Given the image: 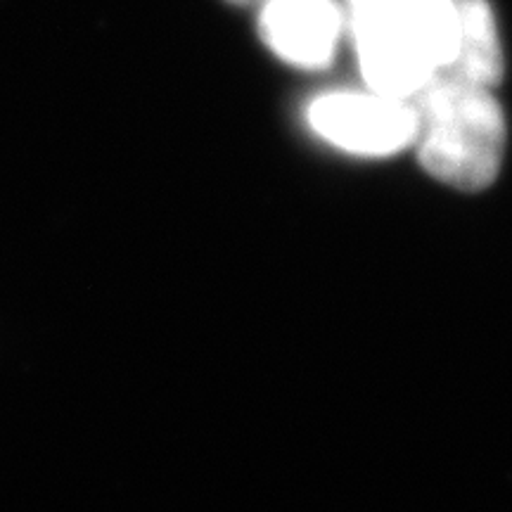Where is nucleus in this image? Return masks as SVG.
<instances>
[{
	"label": "nucleus",
	"instance_id": "nucleus-1",
	"mask_svg": "<svg viewBox=\"0 0 512 512\" xmlns=\"http://www.w3.org/2000/svg\"><path fill=\"white\" fill-rule=\"evenodd\" d=\"M347 29L370 91L411 100L453 62L456 0H373L349 5Z\"/></svg>",
	"mask_w": 512,
	"mask_h": 512
},
{
	"label": "nucleus",
	"instance_id": "nucleus-2",
	"mask_svg": "<svg viewBox=\"0 0 512 512\" xmlns=\"http://www.w3.org/2000/svg\"><path fill=\"white\" fill-rule=\"evenodd\" d=\"M420 164L458 190L494 183L505 155V117L491 88L434 76L413 95Z\"/></svg>",
	"mask_w": 512,
	"mask_h": 512
},
{
	"label": "nucleus",
	"instance_id": "nucleus-3",
	"mask_svg": "<svg viewBox=\"0 0 512 512\" xmlns=\"http://www.w3.org/2000/svg\"><path fill=\"white\" fill-rule=\"evenodd\" d=\"M306 121L320 138L351 155H394L415 140L413 102L377 91L318 95Z\"/></svg>",
	"mask_w": 512,
	"mask_h": 512
},
{
	"label": "nucleus",
	"instance_id": "nucleus-4",
	"mask_svg": "<svg viewBox=\"0 0 512 512\" xmlns=\"http://www.w3.org/2000/svg\"><path fill=\"white\" fill-rule=\"evenodd\" d=\"M256 29L275 57L318 72L335 60L347 15L337 0H261Z\"/></svg>",
	"mask_w": 512,
	"mask_h": 512
},
{
	"label": "nucleus",
	"instance_id": "nucleus-5",
	"mask_svg": "<svg viewBox=\"0 0 512 512\" xmlns=\"http://www.w3.org/2000/svg\"><path fill=\"white\" fill-rule=\"evenodd\" d=\"M458 48L453 62L437 76L475 83L494 91L503 79V46L489 0H456Z\"/></svg>",
	"mask_w": 512,
	"mask_h": 512
},
{
	"label": "nucleus",
	"instance_id": "nucleus-6",
	"mask_svg": "<svg viewBox=\"0 0 512 512\" xmlns=\"http://www.w3.org/2000/svg\"><path fill=\"white\" fill-rule=\"evenodd\" d=\"M228 3H235V5H247V3H254V0H228Z\"/></svg>",
	"mask_w": 512,
	"mask_h": 512
}]
</instances>
